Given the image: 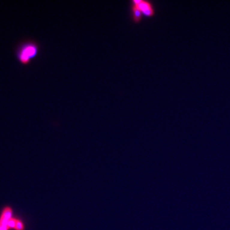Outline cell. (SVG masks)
<instances>
[{
    "mask_svg": "<svg viewBox=\"0 0 230 230\" xmlns=\"http://www.w3.org/2000/svg\"><path fill=\"white\" fill-rule=\"evenodd\" d=\"M24 229H25V226H24V223L20 219L16 218V225H15V228H14V230H24Z\"/></svg>",
    "mask_w": 230,
    "mask_h": 230,
    "instance_id": "5",
    "label": "cell"
},
{
    "mask_svg": "<svg viewBox=\"0 0 230 230\" xmlns=\"http://www.w3.org/2000/svg\"><path fill=\"white\" fill-rule=\"evenodd\" d=\"M38 43L32 40L21 42L16 49L17 59L23 65H27L35 58L39 52Z\"/></svg>",
    "mask_w": 230,
    "mask_h": 230,
    "instance_id": "1",
    "label": "cell"
},
{
    "mask_svg": "<svg viewBox=\"0 0 230 230\" xmlns=\"http://www.w3.org/2000/svg\"><path fill=\"white\" fill-rule=\"evenodd\" d=\"M130 9L132 20H133V21L136 24L139 23L141 21L142 18H143V14H142L141 12L140 11V10L138 8V7H137L136 4H134L132 1H130Z\"/></svg>",
    "mask_w": 230,
    "mask_h": 230,
    "instance_id": "4",
    "label": "cell"
},
{
    "mask_svg": "<svg viewBox=\"0 0 230 230\" xmlns=\"http://www.w3.org/2000/svg\"><path fill=\"white\" fill-rule=\"evenodd\" d=\"M140 10L143 16L146 17H153L155 15V8L151 2L146 0H132Z\"/></svg>",
    "mask_w": 230,
    "mask_h": 230,
    "instance_id": "2",
    "label": "cell"
},
{
    "mask_svg": "<svg viewBox=\"0 0 230 230\" xmlns=\"http://www.w3.org/2000/svg\"><path fill=\"white\" fill-rule=\"evenodd\" d=\"M12 208L7 205L4 206L0 212V230H9L8 228V223L10 219L13 217Z\"/></svg>",
    "mask_w": 230,
    "mask_h": 230,
    "instance_id": "3",
    "label": "cell"
},
{
    "mask_svg": "<svg viewBox=\"0 0 230 230\" xmlns=\"http://www.w3.org/2000/svg\"><path fill=\"white\" fill-rule=\"evenodd\" d=\"M16 218L12 217L8 221V228L9 230H14V228H15V225H16Z\"/></svg>",
    "mask_w": 230,
    "mask_h": 230,
    "instance_id": "6",
    "label": "cell"
}]
</instances>
